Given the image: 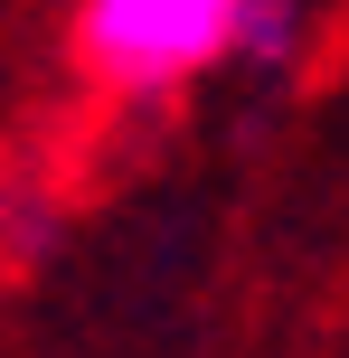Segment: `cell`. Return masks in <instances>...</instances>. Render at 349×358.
I'll return each mask as SVG.
<instances>
[{"mask_svg": "<svg viewBox=\"0 0 349 358\" xmlns=\"http://www.w3.org/2000/svg\"><path fill=\"white\" fill-rule=\"evenodd\" d=\"M293 38V0H85V57L113 85H180L218 57H274Z\"/></svg>", "mask_w": 349, "mask_h": 358, "instance_id": "obj_1", "label": "cell"}]
</instances>
